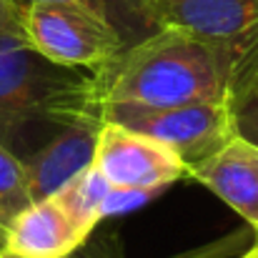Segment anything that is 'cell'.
I'll list each match as a JSON object with an SVG mask.
<instances>
[{"label":"cell","mask_w":258,"mask_h":258,"mask_svg":"<svg viewBox=\"0 0 258 258\" xmlns=\"http://www.w3.org/2000/svg\"><path fill=\"white\" fill-rule=\"evenodd\" d=\"M246 253V246H243V238L241 236H228L218 243H208L198 251H190V253H183L178 258H241Z\"/></svg>","instance_id":"cell-14"},{"label":"cell","mask_w":258,"mask_h":258,"mask_svg":"<svg viewBox=\"0 0 258 258\" xmlns=\"http://www.w3.org/2000/svg\"><path fill=\"white\" fill-rule=\"evenodd\" d=\"M25 40L48 60L100 71L128 45L110 20L73 0H35L23 8Z\"/></svg>","instance_id":"cell-4"},{"label":"cell","mask_w":258,"mask_h":258,"mask_svg":"<svg viewBox=\"0 0 258 258\" xmlns=\"http://www.w3.org/2000/svg\"><path fill=\"white\" fill-rule=\"evenodd\" d=\"M98 128L100 125H90V123L60 128L38 151L23 158L33 201L53 196L78 173L90 168Z\"/></svg>","instance_id":"cell-7"},{"label":"cell","mask_w":258,"mask_h":258,"mask_svg":"<svg viewBox=\"0 0 258 258\" xmlns=\"http://www.w3.org/2000/svg\"><path fill=\"white\" fill-rule=\"evenodd\" d=\"M81 123H103V90L95 71L48 60L25 35H0V143L18 156L28 128Z\"/></svg>","instance_id":"cell-2"},{"label":"cell","mask_w":258,"mask_h":258,"mask_svg":"<svg viewBox=\"0 0 258 258\" xmlns=\"http://www.w3.org/2000/svg\"><path fill=\"white\" fill-rule=\"evenodd\" d=\"M241 258H258V236H256V241L246 248V253H243Z\"/></svg>","instance_id":"cell-16"},{"label":"cell","mask_w":258,"mask_h":258,"mask_svg":"<svg viewBox=\"0 0 258 258\" xmlns=\"http://www.w3.org/2000/svg\"><path fill=\"white\" fill-rule=\"evenodd\" d=\"M103 120L120 123L166 143L183 161L185 175L221 153L236 138L233 108L226 100L180 103L163 108L138 103H103Z\"/></svg>","instance_id":"cell-3"},{"label":"cell","mask_w":258,"mask_h":258,"mask_svg":"<svg viewBox=\"0 0 258 258\" xmlns=\"http://www.w3.org/2000/svg\"><path fill=\"white\" fill-rule=\"evenodd\" d=\"M95 76L103 103L163 108L226 100L221 40H203L173 28H158L131 43Z\"/></svg>","instance_id":"cell-1"},{"label":"cell","mask_w":258,"mask_h":258,"mask_svg":"<svg viewBox=\"0 0 258 258\" xmlns=\"http://www.w3.org/2000/svg\"><path fill=\"white\" fill-rule=\"evenodd\" d=\"M226 103L236 110L258 95V23L248 30L221 40Z\"/></svg>","instance_id":"cell-10"},{"label":"cell","mask_w":258,"mask_h":258,"mask_svg":"<svg viewBox=\"0 0 258 258\" xmlns=\"http://www.w3.org/2000/svg\"><path fill=\"white\" fill-rule=\"evenodd\" d=\"M233 123H236V138H241L243 143L258 151V95L233 110Z\"/></svg>","instance_id":"cell-13"},{"label":"cell","mask_w":258,"mask_h":258,"mask_svg":"<svg viewBox=\"0 0 258 258\" xmlns=\"http://www.w3.org/2000/svg\"><path fill=\"white\" fill-rule=\"evenodd\" d=\"M223 203H228L248 226L258 231V151L233 138L221 153L188 173Z\"/></svg>","instance_id":"cell-9"},{"label":"cell","mask_w":258,"mask_h":258,"mask_svg":"<svg viewBox=\"0 0 258 258\" xmlns=\"http://www.w3.org/2000/svg\"><path fill=\"white\" fill-rule=\"evenodd\" d=\"M0 258H18V256H10V253H5V251H0Z\"/></svg>","instance_id":"cell-17"},{"label":"cell","mask_w":258,"mask_h":258,"mask_svg":"<svg viewBox=\"0 0 258 258\" xmlns=\"http://www.w3.org/2000/svg\"><path fill=\"white\" fill-rule=\"evenodd\" d=\"M158 28L228 40L258 23V0H151Z\"/></svg>","instance_id":"cell-8"},{"label":"cell","mask_w":258,"mask_h":258,"mask_svg":"<svg viewBox=\"0 0 258 258\" xmlns=\"http://www.w3.org/2000/svg\"><path fill=\"white\" fill-rule=\"evenodd\" d=\"M90 166L113 190L141 198L168 188L185 175L183 161L166 143L113 120L100 123Z\"/></svg>","instance_id":"cell-5"},{"label":"cell","mask_w":258,"mask_h":258,"mask_svg":"<svg viewBox=\"0 0 258 258\" xmlns=\"http://www.w3.org/2000/svg\"><path fill=\"white\" fill-rule=\"evenodd\" d=\"M33 203L30 185H28V171L23 158H18L10 148L0 143V241L5 226Z\"/></svg>","instance_id":"cell-12"},{"label":"cell","mask_w":258,"mask_h":258,"mask_svg":"<svg viewBox=\"0 0 258 258\" xmlns=\"http://www.w3.org/2000/svg\"><path fill=\"white\" fill-rule=\"evenodd\" d=\"M0 35H25L23 10L15 5V0H0Z\"/></svg>","instance_id":"cell-15"},{"label":"cell","mask_w":258,"mask_h":258,"mask_svg":"<svg viewBox=\"0 0 258 258\" xmlns=\"http://www.w3.org/2000/svg\"><path fill=\"white\" fill-rule=\"evenodd\" d=\"M30 3H35V0H15V5L20 10ZM73 3H81L90 10H95L98 15H103L105 20H110L115 25V30L123 35L125 45L158 30L151 0H73Z\"/></svg>","instance_id":"cell-11"},{"label":"cell","mask_w":258,"mask_h":258,"mask_svg":"<svg viewBox=\"0 0 258 258\" xmlns=\"http://www.w3.org/2000/svg\"><path fill=\"white\" fill-rule=\"evenodd\" d=\"M83 228L58 196L25 206L3 231L0 251L18 258H68L86 243Z\"/></svg>","instance_id":"cell-6"}]
</instances>
